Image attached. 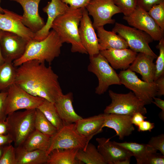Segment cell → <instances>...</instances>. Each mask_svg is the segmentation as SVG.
Segmentation results:
<instances>
[{
	"instance_id": "cell-11",
	"label": "cell",
	"mask_w": 164,
	"mask_h": 164,
	"mask_svg": "<svg viewBox=\"0 0 164 164\" xmlns=\"http://www.w3.org/2000/svg\"><path fill=\"white\" fill-rule=\"evenodd\" d=\"M85 8L93 18V25L95 29L107 24H114L113 16L121 13L113 0H91Z\"/></svg>"
},
{
	"instance_id": "cell-25",
	"label": "cell",
	"mask_w": 164,
	"mask_h": 164,
	"mask_svg": "<svg viewBox=\"0 0 164 164\" xmlns=\"http://www.w3.org/2000/svg\"><path fill=\"white\" fill-rule=\"evenodd\" d=\"M15 148L17 164H47L48 155L46 151L40 150L28 151L21 146Z\"/></svg>"
},
{
	"instance_id": "cell-47",
	"label": "cell",
	"mask_w": 164,
	"mask_h": 164,
	"mask_svg": "<svg viewBox=\"0 0 164 164\" xmlns=\"http://www.w3.org/2000/svg\"><path fill=\"white\" fill-rule=\"evenodd\" d=\"M7 134V127L5 120L0 121V135Z\"/></svg>"
},
{
	"instance_id": "cell-22",
	"label": "cell",
	"mask_w": 164,
	"mask_h": 164,
	"mask_svg": "<svg viewBox=\"0 0 164 164\" xmlns=\"http://www.w3.org/2000/svg\"><path fill=\"white\" fill-rule=\"evenodd\" d=\"M104 120V113L101 114L87 118H82L74 123V127L77 132L89 142L94 136L102 131Z\"/></svg>"
},
{
	"instance_id": "cell-39",
	"label": "cell",
	"mask_w": 164,
	"mask_h": 164,
	"mask_svg": "<svg viewBox=\"0 0 164 164\" xmlns=\"http://www.w3.org/2000/svg\"><path fill=\"white\" fill-rule=\"evenodd\" d=\"M163 2L164 0H137V5L148 12L153 6Z\"/></svg>"
},
{
	"instance_id": "cell-42",
	"label": "cell",
	"mask_w": 164,
	"mask_h": 164,
	"mask_svg": "<svg viewBox=\"0 0 164 164\" xmlns=\"http://www.w3.org/2000/svg\"><path fill=\"white\" fill-rule=\"evenodd\" d=\"M155 82L157 89V96L160 97L164 95V74L161 76Z\"/></svg>"
},
{
	"instance_id": "cell-16",
	"label": "cell",
	"mask_w": 164,
	"mask_h": 164,
	"mask_svg": "<svg viewBox=\"0 0 164 164\" xmlns=\"http://www.w3.org/2000/svg\"><path fill=\"white\" fill-rule=\"evenodd\" d=\"M0 13V29L17 34L29 41L34 40L35 33L23 25L22 15L7 9Z\"/></svg>"
},
{
	"instance_id": "cell-50",
	"label": "cell",
	"mask_w": 164,
	"mask_h": 164,
	"mask_svg": "<svg viewBox=\"0 0 164 164\" xmlns=\"http://www.w3.org/2000/svg\"><path fill=\"white\" fill-rule=\"evenodd\" d=\"M3 147H0V158L1 157L3 153Z\"/></svg>"
},
{
	"instance_id": "cell-28",
	"label": "cell",
	"mask_w": 164,
	"mask_h": 164,
	"mask_svg": "<svg viewBox=\"0 0 164 164\" xmlns=\"http://www.w3.org/2000/svg\"><path fill=\"white\" fill-rule=\"evenodd\" d=\"M79 149H57L52 151L48 155L47 164H83L76 159Z\"/></svg>"
},
{
	"instance_id": "cell-41",
	"label": "cell",
	"mask_w": 164,
	"mask_h": 164,
	"mask_svg": "<svg viewBox=\"0 0 164 164\" xmlns=\"http://www.w3.org/2000/svg\"><path fill=\"white\" fill-rule=\"evenodd\" d=\"M7 92H0V121L5 120L7 115L5 112V103Z\"/></svg>"
},
{
	"instance_id": "cell-5",
	"label": "cell",
	"mask_w": 164,
	"mask_h": 164,
	"mask_svg": "<svg viewBox=\"0 0 164 164\" xmlns=\"http://www.w3.org/2000/svg\"><path fill=\"white\" fill-rule=\"evenodd\" d=\"M88 70L97 77L98 84L95 93L98 95L104 94L112 85H121L118 74L109 64L106 58L99 53L89 57Z\"/></svg>"
},
{
	"instance_id": "cell-1",
	"label": "cell",
	"mask_w": 164,
	"mask_h": 164,
	"mask_svg": "<svg viewBox=\"0 0 164 164\" xmlns=\"http://www.w3.org/2000/svg\"><path fill=\"white\" fill-rule=\"evenodd\" d=\"M18 67L15 83L30 94L54 103L63 94L58 76L45 62L31 60Z\"/></svg>"
},
{
	"instance_id": "cell-14",
	"label": "cell",
	"mask_w": 164,
	"mask_h": 164,
	"mask_svg": "<svg viewBox=\"0 0 164 164\" xmlns=\"http://www.w3.org/2000/svg\"><path fill=\"white\" fill-rule=\"evenodd\" d=\"M29 41L15 33L5 31L0 40L1 53L5 61L13 62L24 54Z\"/></svg>"
},
{
	"instance_id": "cell-2",
	"label": "cell",
	"mask_w": 164,
	"mask_h": 164,
	"mask_svg": "<svg viewBox=\"0 0 164 164\" xmlns=\"http://www.w3.org/2000/svg\"><path fill=\"white\" fill-rule=\"evenodd\" d=\"M83 16V8L69 6L67 11L58 16L51 28L56 33L63 43H70L72 53L87 54L82 44L79 34V26Z\"/></svg>"
},
{
	"instance_id": "cell-17",
	"label": "cell",
	"mask_w": 164,
	"mask_h": 164,
	"mask_svg": "<svg viewBox=\"0 0 164 164\" xmlns=\"http://www.w3.org/2000/svg\"><path fill=\"white\" fill-rule=\"evenodd\" d=\"M16 2L22 6L23 13L22 22L34 33L40 30L45 25L43 19L39 13V5L41 0H10Z\"/></svg>"
},
{
	"instance_id": "cell-24",
	"label": "cell",
	"mask_w": 164,
	"mask_h": 164,
	"mask_svg": "<svg viewBox=\"0 0 164 164\" xmlns=\"http://www.w3.org/2000/svg\"><path fill=\"white\" fill-rule=\"evenodd\" d=\"M97 30L100 51L109 49L128 48L125 40L114 32L106 30L104 26L97 27Z\"/></svg>"
},
{
	"instance_id": "cell-44",
	"label": "cell",
	"mask_w": 164,
	"mask_h": 164,
	"mask_svg": "<svg viewBox=\"0 0 164 164\" xmlns=\"http://www.w3.org/2000/svg\"><path fill=\"white\" fill-rule=\"evenodd\" d=\"M147 118L140 112L135 113L132 116L131 121L132 124L138 127L139 125Z\"/></svg>"
},
{
	"instance_id": "cell-35",
	"label": "cell",
	"mask_w": 164,
	"mask_h": 164,
	"mask_svg": "<svg viewBox=\"0 0 164 164\" xmlns=\"http://www.w3.org/2000/svg\"><path fill=\"white\" fill-rule=\"evenodd\" d=\"M125 16L132 13L137 6V0H113Z\"/></svg>"
},
{
	"instance_id": "cell-46",
	"label": "cell",
	"mask_w": 164,
	"mask_h": 164,
	"mask_svg": "<svg viewBox=\"0 0 164 164\" xmlns=\"http://www.w3.org/2000/svg\"><path fill=\"white\" fill-rule=\"evenodd\" d=\"M154 101H152V103L155 104L157 107L164 111V101L159 98L154 97L153 98Z\"/></svg>"
},
{
	"instance_id": "cell-15",
	"label": "cell",
	"mask_w": 164,
	"mask_h": 164,
	"mask_svg": "<svg viewBox=\"0 0 164 164\" xmlns=\"http://www.w3.org/2000/svg\"><path fill=\"white\" fill-rule=\"evenodd\" d=\"M85 8H83V16L79 27V34L81 42L89 57L100 53L98 38Z\"/></svg>"
},
{
	"instance_id": "cell-7",
	"label": "cell",
	"mask_w": 164,
	"mask_h": 164,
	"mask_svg": "<svg viewBox=\"0 0 164 164\" xmlns=\"http://www.w3.org/2000/svg\"><path fill=\"white\" fill-rule=\"evenodd\" d=\"M112 31L119 35L126 42L128 47L136 53H145L154 57L157 56L153 51L149 44L154 40L146 32L134 27L116 22Z\"/></svg>"
},
{
	"instance_id": "cell-26",
	"label": "cell",
	"mask_w": 164,
	"mask_h": 164,
	"mask_svg": "<svg viewBox=\"0 0 164 164\" xmlns=\"http://www.w3.org/2000/svg\"><path fill=\"white\" fill-rule=\"evenodd\" d=\"M50 137L35 129L21 145L28 151L40 150L47 152L50 147Z\"/></svg>"
},
{
	"instance_id": "cell-38",
	"label": "cell",
	"mask_w": 164,
	"mask_h": 164,
	"mask_svg": "<svg viewBox=\"0 0 164 164\" xmlns=\"http://www.w3.org/2000/svg\"><path fill=\"white\" fill-rule=\"evenodd\" d=\"M164 155L157 153H152L146 158L144 164H164Z\"/></svg>"
},
{
	"instance_id": "cell-6",
	"label": "cell",
	"mask_w": 164,
	"mask_h": 164,
	"mask_svg": "<svg viewBox=\"0 0 164 164\" xmlns=\"http://www.w3.org/2000/svg\"><path fill=\"white\" fill-rule=\"evenodd\" d=\"M111 99V104L104 110L106 114H115L132 116L140 112L144 115L147 113L145 103L132 92L119 94L111 90L108 91Z\"/></svg>"
},
{
	"instance_id": "cell-37",
	"label": "cell",
	"mask_w": 164,
	"mask_h": 164,
	"mask_svg": "<svg viewBox=\"0 0 164 164\" xmlns=\"http://www.w3.org/2000/svg\"><path fill=\"white\" fill-rule=\"evenodd\" d=\"M148 144L157 150H159L164 155V134L152 137Z\"/></svg>"
},
{
	"instance_id": "cell-10",
	"label": "cell",
	"mask_w": 164,
	"mask_h": 164,
	"mask_svg": "<svg viewBox=\"0 0 164 164\" xmlns=\"http://www.w3.org/2000/svg\"><path fill=\"white\" fill-rule=\"evenodd\" d=\"M7 92L5 103L7 116L20 109H36L44 99L30 94L15 83L10 87Z\"/></svg>"
},
{
	"instance_id": "cell-29",
	"label": "cell",
	"mask_w": 164,
	"mask_h": 164,
	"mask_svg": "<svg viewBox=\"0 0 164 164\" xmlns=\"http://www.w3.org/2000/svg\"><path fill=\"white\" fill-rule=\"evenodd\" d=\"M16 68L12 61L5 60L0 65V92H7L15 83Z\"/></svg>"
},
{
	"instance_id": "cell-43",
	"label": "cell",
	"mask_w": 164,
	"mask_h": 164,
	"mask_svg": "<svg viewBox=\"0 0 164 164\" xmlns=\"http://www.w3.org/2000/svg\"><path fill=\"white\" fill-rule=\"evenodd\" d=\"M138 131L139 132L149 131L151 132L154 128V123L149 121L144 120L138 126Z\"/></svg>"
},
{
	"instance_id": "cell-19",
	"label": "cell",
	"mask_w": 164,
	"mask_h": 164,
	"mask_svg": "<svg viewBox=\"0 0 164 164\" xmlns=\"http://www.w3.org/2000/svg\"><path fill=\"white\" fill-rule=\"evenodd\" d=\"M69 6L61 0H51L43 7V10L47 15V19L44 26L35 33L34 40L39 41L44 39L48 35L52 24L59 16L64 13Z\"/></svg>"
},
{
	"instance_id": "cell-27",
	"label": "cell",
	"mask_w": 164,
	"mask_h": 164,
	"mask_svg": "<svg viewBox=\"0 0 164 164\" xmlns=\"http://www.w3.org/2000/svg\"><path fill=\"white\" fill-rule=\"evenodd\" d=\"M115 144L130 152L136 160L137 164H144V162L150 154L157 152V150L148 144H139L134 142H118Z\"/></svg>"
},
{
	"instance_id": "cell-36",
	"label": "cell",
	"mask_w": 164,
	"mask_h": 164,
	"mask_svg": "<svg viewBox=\"0 0 164 164\" xmlns=\"http://www.w3.org/2000/svg\"><path fill=\"white\" fill-rule=\"evenodd\" d=\"M0 164H17L14 146L10 144L3 147Z\"/></svg>"
},
{
	"instance_id": "cell-4",
	"label": "cell",
	"mask_w": 164,
	"mask_h": 164,
	"mask_svg": "<svg viewBox=\"0 0 164 164\" xmlns=\"http://www.w3.org/2000/svg\"><path fill=\"white\" fill-rule=\"evenodd\" d=\"M36 110L16 111L7 115L5 120L7 127V134L12 138L15 148L21 146L35 129Z\"/></svg>"
},
{
	"instance_id": "cell-8",
	"label": "cell",
	"mask_w": 164,
	"mask_h": 164,
	"mask_svg": "<svg viewBox=\"0 0 164 164\" xmlns=\"http://www.w3.org/2000/svg\"><path fill=\"white\" fill-rule=\"evenodd\" d=\"M89 142L86 138L77 132L74 123L64 124L50 137V146L46 154L48 155L52 151L57 149H84Z\"/></svg>"
},
{
	"instance_id": "cell-34",
	"label": "cell",
	"mask_w": 164,
	"mask_h": 164,
	"mask_svg": "<svg viewBox=\"0 0 164 164\" xmlns=\"http://www.w3.org/2000/svg\"><path fill=\"white\" fill-rule=\"evenodd\" d=\"M156 47L159 50V54L157 58L155 65L154 81L164 74V38L159 41Z\"/></svg>"
},
{
	"instance_id": "cell-49",
	"label": "cell",
	"mask_w": 164,
	"mask_h": 164,
	"mask_svg": "<svg viewBox=\"0 0 164 164\" xmlns=\"http://www.w3.org/2000/svg\"><path fill=\"white\" fill-rule=\"evenodd\" d=\"M159 116L160 118L164 121V111L162 110L159 114Z\"/></svg>"
},
{
	"instance_id": "cell-30",
	"label": "cell",
	"mask_w": 164,
	"mask_h": 164,
	"mask_svg": "<svg viewBox=\"0 0 164 164\" xmlns=\"http://www.w3.org/2000/svg\"><path fill=\"white\" fill-rule=\"evenodd\" d=\"M76 159L86 164H106L96 146L89 142L84 149L78 150Z\"/></svg>"
},
{
	"instance_id": "cell-13",
	"label": "cell",
	"mask_w": 164,
	"mask_h": 164,
	"mask_svg": "<svg viewBox=\"0 0 164 164\" xmlns=\"http://www.w3.org/2000/svg\"><path fill=\"white\" fill-rule=\"evenodd\" d=\"M110 138H97V149L106 164H129L132 154Z\"/></svg>"
},
{
	"instance_id": "cell-48",
	"label": "cell",
	"mask_w": 164,
	"mask_h": 164,
	"mask_svg": "<svg viewBox=\"0 0 164 164\" xmlns=\"http://www.w3.org/2000/svg\"><path fill=\"white\" fill-rule=\"evenodd\" d=\"M5 31L0 29V65L3 63L5 61V60L3 58L1 51L0 48V40L1 37L3 35Z\"/></svg>"
},
{
	"instance_id": "cell-23",
	"label": "cell",
	"mask_w": 164,
	"mask_h": 164,
	"mask_svg": "<svg viewBox=\"0 0 164 164\" xmlns=\"http://www.w3.org/2000/svg\"><path fill=\"white\" fill-rule=\"evenodd\" d=\"M73 99L72 93L69 92L60 95L54 103L58 114L64 124L74 123L82 118L74 110Z\"/></svg>"
},
{
	"instance_id": "cell-21",
	"label": "cell",
	"mask_w": 164,
	"mask_h": 164,
	"mask_svg": "<svg viewBox=\"0 0 164 164\" xmlns=\"http://www.w3.org/2000/svg\"><path fill=\"white\" fill-rule=\"evenodd\" d=\"M155 58L149 54L138 53L128 69L139 73L142 80L148 82L154 81L155 65L153 62Z\"/></svg>"
},
{
	"instance_id": "cell-3",
	"label": "cell",
	"mask_w": 164,
	"mask_h": 164,
	"mask_svg": "<svg viewBox=\"0 0 164 164\" xmlns=\"http://www.w3.org/2000/svg\"><path fill=\"white\" fill-rule=\"evenodd\" d=\"M63 44L56 33L53 29L43 40L29 41L23 55L13 62L14 65L18 67L25 62L34 60L46 61L50 64L60 56Z\"/></svg>"
},
{
	"instance_id": "cell-9",
	"label": "cell",
	"mask_w": 164,
	"mask_h": 164,
	"mask_svg": "<svg viewBox=\"0 0 164 164\" xmlns=\"http://www.w3.org/2000/svg\"><path fill=\"white\" fill-rule=\"evenodd\" d=\"M118 75L121 84L132 91L145 105L151 104L153 98L157 96V89L154 81L148 82L142 80L135 72L128 69L121 70Z\"/></svg>"
},
{
	"instance_id": "cell-40",
	"label": "cell",
	"mask_w": 164,
	"mask_h": 164,
	"mask_svg": "<svg viewBox=\"0 0 164 164\" xmlns=\"http://www.w3.org/2000/svg\"><path fill=\"white\" fill-rule=\"evenodd\" d=\"M91 0H61L69 6L75 8H85Z\"/></svg>"
},
{
	"instance_id": "cell-18",
	"label": "cell",
	"mask_w": 164,
	"mask_h": 164,
	"mask_svg": "<svg viewBox=\"0 0 164 164\" xmlns=\"http://www.w3.org/2000/svg\"><path fill=\"white\" fill-rule=\"evenodd\" d=\"M114 69L126 70L128 68L138 54L130 49H111L100 51Z\"/></svg>"
},
{
	"instance_id": "cell-33",
	"label": "cell",
	"mask_w": 164,
	"mask_h": 164,
	"mask_svg": "<svg viewBox=\"0 0 164 164\" xmlns=\"http://www.w3.org/2000/svg\"><path fill=\"white\" fill-rule=\"evenodd\" d=\"M148 12L160 28L164 31V2L153 6Z\"/></svg>"
},
{
	"instance_id": "cell-32",
	"label": "cell",
	"mask_w": 164,
	"mask_h": 164,
	"mask_svg": "<svg viewBox=\"0 0 164 164\" xmlns=\"http://www.w3.org/2000/svg\"><path fill=\"white\" fill-rule=\"evenodd\" d=\"M34 125L35 129L50 137L57 130L37 108L36 110Z\"/></svg>"
},
{
	"instance_id": "cell-12",
	"label": "cell",
	"mask_w": 164,
	"mask_h": 164,
	"mask_svg": "<svg viewBox=\"0 0 164 164\" xmlns=\"http://www.w3.org/2000/svg\"><path fill=\"white\" fill-rule=\"evenodd\" d=\"M123 19L130 26L149 34L154 40L159 41L164 37L163 31L147 12L137 6L134 11Z\"/></svg>"
},
{
	"instance_id": "cell-31",
	"label": "cell",
	"mask_w": 164,
	"mask_h": 164,
	"mask_svg": "<svg viewBox=\"0 0 164 164\" xmlns=\"http://www.w3.org/2000/svg\"><path fill=\"white\" fill-rule=\"evenodd\" d=\"M37 108L57 130L63 125L64 124L58 114L54 103L44 99Z\"/></svg>"
},
{
	"instance_id": "cell-20",
	"label": "cell",
	"mask_w": 164,
	"mask_h": 164,
	"mask_svg": "<svg viewBox=\"0 0 164 164\" xmlns=\"http://www.w3.org/2000/svg\"><path fill=\"white\" fill-rule=\"evenodd\" d=\"M104 114V120L103 128L107 127L114 129L116 133L115 135L120 140L131 135L135 130L132 123V116L115 114Z\"/></svg>"
},
{
	"instance_id": "cell-45",
	"label": "cell",
	"mask_w": 164,
	"mask_h": 164,
	"mask_svg": "<svg viewBox=\"0 0 164 164\" xmlns=\"http://www.w3.org/2000/svg\"><path fill=\"white\" fill-rule=\"evenodd\" d=\"M13 140L8 134L0 135V147H4L11 144Z\"/></svg>"
}]
</instances>
